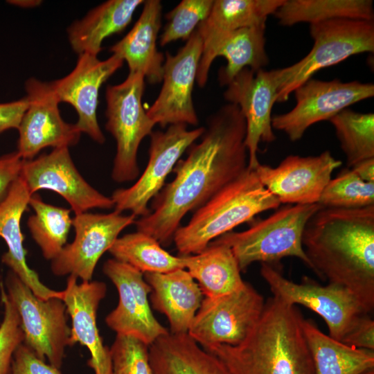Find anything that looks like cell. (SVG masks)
<instances>
[{"mask_svg": "<svg viewBox=\"0 0 374 374\" xmlns=\"http://www.w3.org/2000/svg\"><path fill=\"white\" fill-rule=\"evenodd\" d=\"M285 0H215L208 17L199 26L220 30L266 26L268 17L283 4Z\"/></svg>", "mask_w": 374, "mask_h": 374, "instance_id": "d6a6232c", "label": "cell"}, {"mask_svg": "<svg viewBox=\"0 0 374 374\" xmlns=\"http://www.w3.org/2000/svg\"><path fill=\"white\" fill-rule=\"evenodd\" d=\"M143 0H109L89 10L67 28L69 44L78 55L98 56L103 40L123 30L130 23Z\"/></svg>", "mask_w": 374, "mask_h": 374, "instance_id": "4316f807", "label": "cell"}, {"mask_svg": "<svg viewBox=\"0 0 374 374\" xmlns=\"http://www.w3.org/2000/svg\"><path fill=\"white\" fill-rule=\"evenodd\" d=\"M144 88L145 77L130 72L121 83L106 88L105 128L116 143L112 178L117 183L134 181L139 177V148L155 126L142 104Z\"/></svg>", "mask_w": 374, "mask_h": 374, "instance_id": "52a82bcc", "label": "cell"}, {"mask_svg": "<svg viewBox=\"0 0 374 374\" xmlns=\"http://www.w3.org/2000/svg\"><path fill=\"white\" fill-rule=\"evenodd\" d=\"M322 207L355 208L374 205V182H366L349 168L342 169L325 187Z\"/></svg>", "mask_w": 374, "mask_h": 374, "instance_id": "e575fe53", "label": "cell"}, {"mask_svg": "<svg viewBox=\"0 0 374 374\" xmlns=\"http://www.w3.org/2000/svg\"><path fill=\"white\" fill-rule=\"evenodd\" d=\"M264 306L262 296L245 282L232 293L204 297L188 334L204 349L215 344L238 345L258 321Z\"/></svg>", "mask_w": 374, "mask_h": 374, "instance_id": "30bf717a", "label": "cell"}, {"mask_svg": "<svg viewBox=\"0 0 374 374\" xmlns=\"http://www.w3.org/2000/svg\"><path fill=\"white\" fill-rule=\"evenodd\" d=\"M8 3L21 8H34L39 5L42 1L39 0H9Z\"/></svg>", "mask_w": 374, "mask_h": 374, "instance_id": "ee69618b", "label": "cell"}, {"mask_svg": "<svg viewBox=\"0 0 374 374\" xmlns=\"http://www.w3.org/2000/svg\"><path fill=\"white\" fill-rule=\"evenodd\" d=\"M280 205L260 182L255 169L247 167L177 229L173 242L179 256L198 253L216 238Z\"/></svg>", "mask_w": 374, "mask_h": 374, "instance_id": "277c9868", "label": "cell"}, {"mask_svg": "<svg viewBox=\"0 0 374 374\" xmlns=\"http://www.w3.org/2000/svg\"><path fill=\"white\" fill-rule=\"evenodd\" d=\"M314 45L298 62L278 69L279 89L276 103L287 101L294 91L321 69L349 57L374 52L373 20L335 19L310 24Z\"/></svg>", "mask_w": 374, "mask_h": 374, "instance_id": "8992f818", "label": "cell"}, {"mask_svg": "<svg viewBox=\"0 0 374 374\" xmlns=\"http://www.w3.org/2000/svg\"><path fill=\"white\" fill-rule=\"evenodd\" d=\"M303 328L316 374H360L374 368V350L348 346L323 333L311 320Z\"/></svg>", "mask_w": 374, "mask_h": 374, "instance_id": "f1b7e54d", "label": "cell"}, {"mask_svg": "<svg viewBox=\"0 0 374 374\" xmlns=\"http://www.w3.org/2000/svg\"><path fill=\"white\" fill-rule=\"evenodd\" d=\"M5 284L6 293L19 316L24 344L38 357L60 368L66 348L71 346L64 301L59 298H39L10 270Z\"/></svg>", "mask_w": 374, "mask_h": 374, "instance_id": "ba28073f", "label": "cell"}, {"mask_svg": "<svg viewBox=\"0 0 374 374\" xmlns=\"http://www.w3.org/2000/svg\"><path fill=\"white\" fill-rule=\"evenodd\" d=\"M103 271L118 294L117 306L105 317L110 329L116 335L134 336L148 346L169 332L152 312L148 300L151 287L143 273L114 258L104 263Z\"/></svg>", "mask_w": 374, "mask_h": 374, "instance_id": "2e32d148", "label": "cell"}, {"mask_svg": "<svg viewBox=\"0 0 374 374\" xmlns=\"http://www.w3.org/2000/svg\"><path fill=\"white\" fill-rule=\"evenodd\" d=\"M31 195L48 189L61 195L75 215L93 208L111 209L114 202L92 187L80 174L69 148H54L36 159L24 160L19 175Z\"/></svg>", "mask_w": 374, "mask_h": 374, "instance_id": "ac0fdd59", "label": "cell"}, {"mask_svg": "<svg viewBox=\"0 0 374 374\" xmlns=\"http://www.w3.org/2000/svg\"><path fill=\"white\" fill-rule=\"evenodd\" d=\"M30 197L25 182L19 176L0 204V237L8 247V251L3 254L1 261L39 298L44 300L51 298L62 299L63 290L57 291L45 285L26 262L21 220L29 204Z\"/></svg>", "mask_w": 374, "mask_h": 374, "instance_id": "603a6c76", "label": "cell"}, {"mask_svg": "<svg viewBox=\"0 0 374 374\" xmlns=\"http://www.w3.org/2000/svg\"><path fill=\"white\" fill-rule=\"evenodd\" d=\"M341 165V161L325 151L318 156H287L276 168L259 163L255 170L280 204H314L319 203L333 171Z\"/></svg>", "mask_w": 374, "mask_h": 374, "instance_id": "ffe728a7", "label": "cell"}, {"mask_svg": "<svg viewBox=\"0 0 374 374\" xmlns=\"http://www.w3.org/2000/svg\"><path fill=\"white\" fill-rule=\"evenodd\" d=\"M10 374H63L60 368L38 357L26 344L16 350Z\"/></svg>", "mask_w": 374, "mask_h": 374, "instance_id": "f35d334b", "label": "cell"}, {"mask_svg": "<svg viewBox=\"0 0 374 374\" xmlns=\"http://www.w3.org/2000/svg\"><path fill=\"white\" fill-rule=\"evenodd\" d=\"M329 121L334 126L347 167L374 158V114L344 109Z\"/></svg>", "mask_w": 374, "mask_h": 374, "instance_id": "836d02e7", "label": "cell"}, {"mask_svg": "<svg viewBox=\"0 0 374 374\" xmlns=\"http://www.w3.org/2000/svg\"><path fill=\"white\" fill-rule=\"evenodd\" d=\"M108 251L143 274L185 269L182 256L170 254L155 238L138 231L118 237Z\"/></svg>", "mask_w": 374, "mask_h": 374, "instance_id": "4dcf8cb0", "label": "cell"}, {"mask_svg": "<svg viewBox=\"0 0 374 374\" xmlns=\"http://www.w3.org/2000/svg\"><path fill=\"white\" fill-rule=\"evenodd\" d=\"M28 106L19 125L17 152L24 160H30L46 147L69 148L76 144L81 132L75 124L66 123L60 103L50 82L30 78L25 82Z\"/></svg>", "mask_w": 374, "mask_h": 374, "instance_id": "e0dca14e", "label": "cell"}, {"mask_svg": "<svg viewBox=\"0 0 374 374\" xmlns=\"http://www.w3.org/2000/svg\"><path fill=\"white\" fill-rule=\"evenodd\" d=\"M118 55L100 60L88 53L78 55L74 69L62 78L50 82L60 103L71 105L78 114L75 127L95 142L103 144L105 137L97 119L101 85L123 64Z\"/></svg>", "mask_w": 374, "mask_h": 374, "instance_id": "44dd1931", "label": "cell"}, {"mask_svg": "<svg viewBox=\"0 0 374 374\" xmlns=\"http://www.w3.org/2000/svg\"><path fill=\"white\" fill-rule=\"evenodd\" d=\"M278 70L253 71L245 68L226 85L224 99L236 105L246 122L244 143L248 152V168L260 163L257 151L260 142L271 143L276 139L271 125V111L277 101Z\"/></svg>", "mask_w": 374, "mask_h": 374, "instance_id": "9a60e30c", "label": "cell"}, {"mask_svg": "<svg viewBox=\"0 0 374 374\" xmlns=\"http://www.w3.org/2000/svg\"><path fill=\"white\" fill-rule=\"evenodd\" d=\"M350 168L363 181L374 182V158L364 160Z\"/></svg>", "mask_w": 374, "mask_h": 374, "instance_id": "7bdbcfd3", "label": "cell"}, {"mask_svg": "<svg viewBox=\"0 0 374 374\" xmlns=\"http://www.w3.org/2000/svg\"><path fill=\"white\" fill-rule=\"evenodd\" d=\"M202 53V40L195 30L176 55L165 53L163 84L157 98L146 109L155 125L165 127L198 124L193 91Z\"/></svg>", "mask_w": 374, "mask_h": 374, "instance_id": "5bb4252c", "label": "cell"}, {"mask_svg": "<svg viewBox=\"0 0 374 374\" xmlns=\"http://www.w3.org/2000/svg\"><path fill=\"white\" fill-rule=\"evenodd\" d=\"M246 122L240 108L227 103L207 119L198 143L179 159L175 176L152 199L150 213L136 220V230L155 238L162 246L173 242L181 222L248 167L244 143Z\"/></svg>", "mask_w": 374, "mask_h": 374, "instance_id": "6da1fadb", "label": "cell"}, {"mask_svg": "<svg viewBox=\"0 0 374 374\" xmlns=\"http://www.w3.org/2000/svg\"><path fill=\"white\" fill-rule=\"evenodd\" d=\"M321 207L319 204H287L249 229L228 232L213 241L231 249L241 271L256 262L272 265L288 256L300 259L312 269L302 238L308 221Z\"/></svg>", "mask_w": 374, "mask_h": 374, "instance_id": "5b68a950", "label": "cell"}, {"mask_svg": "<svg viewBox=\"0 0 374 374\" xmlns=\"http://www.w3.org/2000/svg\"><path fill=\"white\" fill-rule=\"evenodd\" d=\"M266 26L220 30L198 26L196 30L202 40V53L199 62L196 82L205 87L214 60L223 57L226 65L220 69L218 81L226 86L242 69L253 71L268 64L265 49Z\"/></svg>", "mask_w": 374, "mask_h": 374, "instance_id": "d6986e66", "label": "cell"}, {"mask_svg": "<svg viewBox=\"0 0 374 374\" xmlns=\"http://www.w3.org/2000/svg\"><path fill=\"white\" fill-rule=\"evenodd\" d=\"M302 244L312 270L349 290L366 312L374 309V205L321 207L305 224Z\"/></svg>", "mask_w": 374, "mask_h": 374, "instance_id": "7a4b0ae2", "label": "cell"}, {"mask_svg": "<svg viewBox=\"0 0 374 374\" xmlns=\"http://www.w3.org/2000/svg\"><path fill=\"white\" fill-rule=\"evenodd\" d=\"M23 161L17 151L0 157V204L19 177Z\"/></svg>", "mask_w": 374, "mask_h": 374, "instance_id": "60d3db41", "label": "cell"}, {"mask_svg": "<svg viewBox=\"0 0 374 374\" xmlns=\"http://www.w3.org/2000/svg\"><path fill=\"white\" fill-rule=\"evenodd\" d=\"M151 287L152 307L163 314L172 334H187L204 299L195 280L186 269L143 274Z\"/></svg>", "mask_w": 374, "mask_h": 374, "instance_id": "d4e9b609", "label": "cell"}, {"mask_svg": "<svg viewBox=\"0 0 374 374\" xmlns=\"http://www.w3.org/2000/svg\"><path fill=\"white\" fill-rule=\"evenodd\" d=\"M187 126L175 124L169 125L164 132H152L148 164L132 186L113 192L111 198L114 211L121 213L130 211L136 217L150 213L148 204L162 190L182 154L204 132V127L188 130Z\"/></svg>", "mask_w": 374, "mask_h": 374, "instance_id": "9c48e42d", "label": "cell"}, {"mask_svg": "<svg viewBox=\"0 0 374 374\" xmlns=\"http://www.w3.org/2000/svg\"><path fill=\"white\" fill-rule=\"evenodd\" d=\"M279 24L291 26L310 24L335 19L373 20V1L371 0H285L274 14Z\"/></svg>", "mask_w": 374, "mask_h": 374, "instance_id": "f546056e", "label": "cell"}, {"mask_svg": "<svg viewBox=\"0 0 374 374\" xmlns=\"http://www.w3.org/2000/svg\"><path fill=\"white\" fill-rule=\"evenodd\" d=\"M28 205L34 211L27 222L30 233L44 258L51 261L66 244L71 210L47 204L37 193L31 195Z\"/></svg>", "mask_w": 374, "mask_h": 374, "instance_id": "1f68e13d", "label": "cell"}, {"mask_svg": "<svg viewBox=\"0 0 374 374\" xmlns=\"http://www.w3.org/2000/svg\"><path fill=\"white\" fill-rule=\"evenodd\" d=\"M360 374H374V368L368 369V370L361 373Z\"/></svg>", "mask_w": 374, "mask_h": 374, "instance_id": "f6af8a7d", "label": "cell"}, {"mask_svg": "<svg viewBox=\"0 0 374 374\" xmlns=\"http://www.w3.org/2000/svg\"><path fill=\"white\" fill-rule=\"evenodd\" d=\"M213 0H182L166 15L167 23L160 35L161 46L178 39L188 40L211 11Z\"/></svg>", "mask_w": 374, "mask_h": 374, "instance_id": "d590c367", "label": "cell"}, {"mask_svg": "<svg viewBox=\"0 0 374 374\" xmlns=\"http://www.w3.org/2000/svg\"><path fill=\"white\" fill-rule=\"evenodd\" d=\"M303 320L295 305L272 296L242 343L204 349L217 356L232 374H316Z\"/></svg>", "mask_w": 374, "mask_h": 374, "instance_id": "3957f363", "label": "cell"}, {"mask_svg": "<svg viewBox=\"0 0 374 374\" xmlns=\"http://www.w3.org/2000/svg\"><path fill=\"white\" fill-rule=\"evenodd\" d=\"M152 374H232L187 334L170 332L149 346Z\"/></svg>", "mask_w": 374, "mask_h": 374, "instance_id": "484cf974", "label": "cell"}, {"mask_svg": "<svg viewBox=\"0 0 374 374\" xmlns=\"http://www.w3.org/2000/svg\"><path fill=\"white\" fill-rule=\"evenodd\" d=\"M135 219L132 214L125 215L116 211L75 215L72 218L75 238L51 260L53 274L57 276L73 275L82 281L91 280L101 256Z\"/></svg>", "mask_w": 374, "mask_h": 374, "instance_id": "4fadbf2b", "label": "cell"}, {"mask_svg": "<svg viewBox=\"0 0 374 374\" xmlns=\"http://www.w3.org/2000/svg\"><path fill=\"white\" fill-rule=\"evenodd\" d=\"M0 290L4 309L0 324V374H10L14 354L24 343V335L18 312L2 284Z\"/></svg>", "mask_w": 374, "mask_h": 374, "instance_id": "74e56055", "label": "cell"}, {"mask_svg": "<svg viewBox=\"0 0 374 374\" xmlns=\"http://www.w3.org/2000/svg\"><path fill=\"white\" fill-rule=\"evenodd\" d=\"M109 350L111 374H152L149 346L135 337L116 335Z\"/></svg>", "mask_w": 374, "mask_h": 374, "instance_id": "8d00e7d4", "label": "cell"}, {"mask_svg": "<svg viewBox=\"0 0 374 374\" xmlns=\"http://www.w3.org/2000/svg\"><path fill=\"white\" fill-rule=\"evenodd\" d=\"M64 301L71 319V346L79 343L89 351L88 366L94 374H111L109 348L105 346L97 326V312L107 292L106 284L89 280L78 283V278L69 275L63 290Z\"/></svg>", "mask_w": 374, "mask_h": 374, "instance_id": "7402d4cb", "label": "cell"}, {"mask_svg": "<svg viewBox=\"0 0 374 374\" xmlns=\"http://www.w3.org/2000/svg\"><path fill=\"white\" fill-rule=\"evenodd\" d=\"M1 277H0V287H1Z\"/></svg>", "mask_w": 374, "mask_h": 374, "instance_id": "bcb514c9", "label": "cell"}, {"mask_svg": "<svg viewBox=\"0 0 374 374\" xmlns=\"http://www.w3.org/2000/svg\"><path fill=\"white\" fill-rule=\"evenodd\" d=\"M362 314L354 323L341 342L359 348L374 350V321Z\"/></svg>", "mask_w": 374, "mask_h": 374, "instance_id": "ab89813d", "label": "cell"}, {"mask_svg": "<svg viewBox=\"0 0 374 374\" xmlns=\"http://www.w3.org/2000/svg\"><path fill=\"white\" fill-rule=\"evenodd\" d=\"M294 92L296 105L288 112L272 116L271 125L294 142L314 123L329 121L349 106L373 97L374 84L310 78Z\"/></svg>", "mask_w": 374, "mask_h": 374, "instance_id": "7c38bea8", "label": "cell"}, {"mask_svg": "<svg viewBox=\"0 0 374 374\" xmlns=\"http://www.w3.org/2000/svg\"><path fill=\"white\" fill-rule=\"evenodd\" d=\"M161 16L160 1H145L132 28L109 49L112 54L126 61L129 72L141 73L151 84L161 82L163 77L165 55L157 46Z\"/></svg>", "mask_w": 374, "mask_h": 374, "instance_id": "cb8c5ba5", "label": "cell"}, {"mask_svg": "<svg viewBox=\"0 0 374 374\" xmlns=\"http://www.w3.org/2000/svg\"><path fill=\"white\" fill-rule=\"evenodd\" d=\"M181 256L185 269L198 283L204 297H220L245 284L238 263L226 244L212 241L198 253Z\"/></svg>", "mask_w": 374, "mask_h": 374, "instance_id": "83f0119b", "label": "cell"}, {"mask_svg": "<svg viewBox=\"0 0 374 374\" xmlns=\"http://www.w3.org/2000/svg\"><path fill=\"white\" fill-rule=\"evenodd\" d=\"M260 274L273 296L290 305H302L318 314L326 322L329 336L339 341L356 320L367 313L357 299L340 285H321L308 277L296 283L285 278L272 265L265 263L261 264Z\"/></svg>", "mask_w": 374, "mask_h": 374, "instance_id": "8fae6325", "label": "cell"}, {"mask_svg": "<svg viewBox=\"0 0 374 374\" xmlns=\"http://www.w3.org/2000/svg\"><path fill=\"white\" fill-rule=\"evenodd\" d=\"M28 106L26 96L17 100L0 103V134L9 129H17Z\"/></svg>", "mask_w": 374, "mask_h": 374, "instance_id": "b9f144b4", "label": "cell"}]
</instances>
